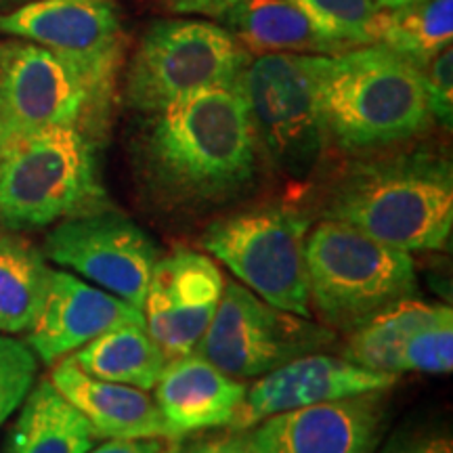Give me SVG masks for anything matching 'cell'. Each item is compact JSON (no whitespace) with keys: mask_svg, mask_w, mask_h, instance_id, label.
<instances>
[{"mask_svg":"<svg viewBox=\"0 0 453 453\" xmlns=\"http://www.w3.org/2000/svg\"><path fill=\"white\" fill-rule=\"evenodd\" d=\"M437 307L439 304L416 296L396 300L380 313L370 317L365 324L349 332L350 338L342 357L367 370L399 376L403 373L401 357L407 340L426 324Z\"/></svg>","mask_w":453,"mask_h":453,"instance_id":"603a6c76","label":"cell"},{"mask_svg":"<svg viewBox=\"0 0 453 453\" xmlns=\"http://www.w3.org/2000/svg\"><path fill=\"white\" fill-rule=\"evenodd\" d=\"M313 57L258 55L250 59L240 84L258 147L290 179L309 177L327 147L317 105Z\"/></svg>","mask_w":453,"mask_h":453,"instance_id":"9c48e42d","label":"cell"},{"mask_svg":"<svg viewBox=\"0 0 453 453\" xmlns=\"http://www.w3.org/2000/svg\"><path fill=\"white\" fill-rule=\"evenodd\" d=\"M32 3V0H0V7H21V4Z\"/></svg>","mask_w":453,"mask_h":453,"instance_id":"836d02e7","label":"cell"},{"mask_svg":"<svg viewBox=\"0 0 453 453\" xmlns=\"http://www.w3.org/2000/svg\"><path fill=\"white\" fill-rule=\"evenodd\" d=\"M424 95L430 120L451 130L453 124V50L447 47L422 67Z\"/></svg>","mask_w":453,"mask_h":453,"instance_id":"83f0119b","label":"cell"},{"mask_svg":"<svg viewBox=\"0 0 453 453\" xmlns=\"http://www.w3.org/2000/svg\"><path fill=\"white\" fill-rule=\"evenodd\" d=\"M315 90L327 143L364 154L430 127L422 72L384 44L315 55Z\"/></svg>","mask_w":453,"mask_h":453,"instance_id":"3957f363","label":"cell"},{"mask_svg":"<svg viewBox=\"0 0 453 453\" xmlns=\"http://www.w3.org/2000/svg\"><path fill=\"white\" fill-rule=\"evenodd\" d=\"M88 453H166L160 439H105Z\"/></svg>","mask_w":453,"mask_h":453,"instance_id":"4dcf8cb0","label":"cell"},{"mask_svg":"<svg viewBox=\"0 0 453 453\" xmlns=\"http://www.w3.org/2000/svg\"><path fill=\"white\" fill-rule=\"evenodd\" d=\"M246 384L226 376L196 353L168 359L156 382V405L170 439L234 426L246 396Z\"/></svg>","mask_w":453,"mask_h":453,"instance_id":"e0dca14e","label":"cell"},{"mask_svg":"<svg viewBox=\"0 0 453 453\" xmlns=\"http://www.w3.org/2000/svg\"><path fill=\"white\" fill-rule=\"evenodd\" d=\"M453 0H411L399 9H382L378 44L422 70L441 50L451 47Z\"/></svg>","mask_w":453,"mask_h":453,"instance_id":"cb8c5ba5","label":"cell"},{"mask_svg":"<svg viewBox=\"0 0 453 453\" xmlns=\"http://www.w3.org/2000/svg\"><path fill=\"white\" fill-rule=\"evenodd\" d=\"M373 453H453V441L443 428H403Z\"/></svg>","mask_w":453,"mask_h":453,"instance_id":"f1b7e54d","label":"cell"},{"mask_svg":"<svg viewBox=\"0 0 453 453\" xmlns=\"http://www.w3.org/2000/svg\"><path fill=\"white\" fill-rule=\"evenodd\" d=\"M0 34L65 57L111 97L127 49L113 0H32L0 17Z\"/></svg>","mask_w":453,"mask_h":453,"instance_id":"7c38bea8","label":"cell"},{"mask_svg":"<svg viewBox=\"0 0 453 453\" xmlns=\"http://www.w3.org/2000/svg\"><path fill=\"white\" fill-rule=\"evenodd\" d=\"M107 208L97 137L78 127L21 134L0 145V226L42 229Z\"/></svg>","mask_w":453,"mask_h":453,"instance_id":"277c9868","label":"cell"},{"mask_svg":"<svg viewBox=\"0 0 453 453\" xmlns=\"http://www.w3.org/2000/svg\"><path fill=\"white\" fill-rule=\"evenodd\" d=\"M403 372L449 373L453 367V311L439 304L434 315L420 330L407 340L403 357Z\"/></svg>","mask_w":453,"mask_h":453,"instance_id":"484cf974","label":"cell"},{"mask_svg":"<svg viewBox=\"0 0 453 453\" xmlns=\"http://www.w3.org/2000/svg\"><path fill=\"white\" fill-rule=\"evenodd\" d=\"M42 252L47 260L141 311L160 258L156 242L134 220L110 208L57 223Z\"/></svg>","mask_w":453,"mask_h":453,"instance_id":"8fae6325","label":"cell"},{"mask_svg":"<svg viewBox=\"0 0 453 453\" xmlns=\"http://www.w3.org/2000/svg\"><path fill=\"white\" fill-rule=\"evenodd\" d=\"M145 324L143 311L70 271H50L41 315L27 332L38 361L53 365L111 327Z\"/></svg>","mask_w":453,"mask_h":453,"instance_id":"2e32d148","label":"cell"},{"mask_svg":"<svg viewBox=\"0 0 453 453\" xmlns=\"http://www.w3.org/2000/svg\"><path fill=\"white\" fill-rule=\"evenodd\" d=\"M111 97L65 57L21 38L0 42V145L21 134L78 127L95 137Z\"/></svg>","mask_w":453,"mask_h":453,"instance_id":"ba28073f","label":"cell"},{"mask_svg":"<svg viewBox=\"0 0 453 453\" xmlns=\"http://www.w3.org/2000/svg\"><path fill=\"white\" fill-rule=\"evenodd\" d=\"M388 411V390H373L275 413L246 430L254 453H373Z\"/></svg>","mask_w":453,"mask_h":453,"instance_id":"4fadbf2b","label":"cell"},{"mask_svg":"<svg viewBox=\"0 0 453 453\" xmlns=\"http://www.w3.org/2000/svg\"><path fill=\"white\" fill-rule=\"evenodd\" d=\"M203 15H212L250 55H338L349 50L327 38L294 0H223Z\"/></svg>","mask_w":453,"mask_h":453,"instance_id":"d6986e66","label":"cell"},{"mask_svg":"<svg viewBox=\"0 0 453 453\" xmlns=\"http://www.w3.org/2000/svg\"><path fill=\"white\" fill-rule=\"evenodd\" d=\"M324 217L405 252L445 250L453 231L449 157L420 147L350 164L327 191Z\"/></svg>","mask_w":453,"mask_h":453,"instance_id":"7a4b0ae2","label":"cell"},{"mask_svg":"<svg viewBox=\"0 0 453 453\" xmlns=\"http://www.w3.org/2000/svg\"><path fill=\"white\" fill-rule=\"evenodd\" d=\"M189 437V434H187ZM180 441L177 453H254L246 428L220 430V433H194V437Z\"/></svg>","mask_w":453,"mask_h":453,"instance_id":"f546056e","label":"cell"},{"mask_svg":"<svg viewBox=\"0 0 453 453\" xmlns=\"http://www.w3.org/2000/svg\"><path fill=\"white\" fill-rule=\"evenodd\" d=\"M396 380V373L367 370L344 357L317 350L258 376V380L246 388L240 413L231 428H250L265 418L298 407L330 403L373 390H390Z\"/></svg>","mask_w":453,"mask_h":453,"instance_id":"9a60e30c","label":"cell"},{"mask_svg":"<svg viewBox=\"0 0 453 453\" xmlns=\"http://www.w3.org/2000/svg\"><path fill=\"white\" fill-rule=\"evenodd\" d=\"M49 380L82 413L97 439H170L147 390L88 376L72 357L53 364Z\"/></svg>","mask_w":453,"mask_h":453,"instance_id":"ac0fdd59","label":"cell"},{"mask_svg":"<svg viewBox=\"0 0 453 453\" xmlns=\"http://www.w3.org/2000/svg\"><path fill=\"white\" fill-rule=\"evenodd\" d=\"M304 263L311 309L330 330L353 332L396 300L416 294L411 252L338 220L326 219L309 231Z\"/></svg>","mask_w":453,"mask_h":453,"instance_id":"5b68a950","label":"cell"},{"mask_svg":"<svg viewBox=\"0 0 453 453\" xmlns=\"http://www.w3.org/2000/svg\"><path fill=\"white\" fill-rule=\"evenodd\" d=\"M50 269L36 243L19 231L0 234V334H27L41 315Z\"/></svg>","mask_w":453,"mask_h":453,"instance_id":"7402d4cb","label":"cell"},{"mask_svg":"<svg viewBox=\"0 0 453 453\" xmlns=\"http://www.w3.org/2000/svg\"><path fill=\"white\" fill-rule=\"evenodd\" d=\"M95 441L82 413L42 378L21 403L0 453H88Z\"/></svg>","mask_w":453,"mask_h":453,"instance_id":"ffe728a7","label":"cell"},{"mask_svg":"<svg viewBox=\"0 0 453 453\" xmlns=\"http://www.w3.org/2000/svg\"><path fill=\"white\" fill-rule=\"evenodd\" d=\"M38 357L24 340L0 334V426L19 410L36 384Z\"/></svg>","mask_w":453,"mask_h":453,"instance_id":"4316f807","label":"cell"},{"mask_svg":"<svg viewBox=\"0 0 453 453\" xmlns=\"http://www.w3.org/2000/svg\"><path fill=\"white\" fill-rule=\"evenodd\" d=\"M376 3L380 4L382 9H399V7H403V4L411 3V0H376Z\"/></svg>","mask_w":453,"mask_h":453,"instance_id":"d6a6232c","label":"cell"},{"mask_svg":"<svg viewBox=\"0 0 453 453\" xmlns=\"http://www.w3.org/2000/svg\"><path fill=\"white\" fill-rule=\"evenodd\" d=\"M217 3H223V0H168V7L177 13H203Z\"/></svg>","mask_w":453,"mask_h":453,"instance_id":"1f68e13d","label":"cell"},{"mask_svg":"<svg viewBox=\"0 0 453 453\" xmlns=\"http://www.w3.org/2000/svg\"><path fill=\"white\" fill-rule=\"evenodd\" d=\"M250 59L219 24L160 19L143 34L130 61L124 99L137 111H160L202 90L237 87Z\"/></svg>","mask_w":453,"mask_h":453,"instance_id":"8992f818","label":"cell"},{"mask_svg":"<svg viewBox=\"0 0 453 453\" xmlns=\"http://www.w3.org/2000/svg\"><path fill=\"white\" fill-rule=\"evenodd\" d=\"M311 220L288 206H260L208 225L202 243L265 303L311 317L304 242Z\"/></svg>","mask_w":453,"mask_h":453,"instance_id":"52a82bcc","label":"cell"},{"mask_svg":"<svg viewBox=\"0 0 453 453\" xmlns=\"http://www.w3.org/2000/svg\"><path fill=\"white\" fill-rule=\"evenodd\" d=\"M225 280L212 258L179 248L157 258L143 303L145 327L168 359L194 353L223 296Z\"/></svg>","mask_w":453,"mask_h":453,"instance_id":"5bb4252c","label":"cell"},{"mask_svg":"<svg viewBox=\"0 0 453 453\" xmlns=\"http://www.w3.org/2000/svg\"><path fill=\"white\" fill-rule=\"evenodd\" d=\"M240 84L145 113L133 139V162L156 200L174 208L212 206L254 183L258 141Z\"/></svg>","mask_w":453,"mask_h":453,"instance_id":"6da1fadb","label":"cell"},{"mask_svg":"<svg viewBox=\"0 0 453 453\" xmlns=\"http://www.w3.org/2000/svg\"><path fill=\"white\" fill-rule=\"evenodd\" d=\"M334 330L265 303L240 281H225L217 313L194 353L226 376L258 378L296 357L324 350Z\"/></svg>","mask_w":453,"mask_h":453,"instance_id":"30bf717a","label":"cell"},{"mask_svg":"<svg viewBox=\"0 0 453 453\" xmlns=\"http://www.w3.org/2000/svg\"><path fill=\"white\" fill-rule=\"evenodd\" d=\"M327 38L344 49L378 42L382 7L376 0H294Z\"/></svg>","mask_w":453,"mask_h":453,"instance_id":"d4e9b609","label":"cell"},{"mask_svg":"<svg viewBox=\"0 0 453 453\" xmlns=\"http://www.w3.org/2000/svg\"><path fill=\"white\" fill-rule=\"evenodd\" d=\"M72 361L99 380L154 390L168 357L145 324H124L90 340L72 353Z\"/></svg>","mask_w":453,"mask_h":453,"instance_id":"44dd1931","label":"cell"}]
</instances>
